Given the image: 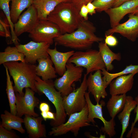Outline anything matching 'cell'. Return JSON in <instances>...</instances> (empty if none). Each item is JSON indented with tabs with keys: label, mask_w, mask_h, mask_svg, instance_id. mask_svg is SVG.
<instances>
[{
	"label": "cell",
	"mask_w": 138,
	"mask_h": 138,
	"mask_svg": "<svg viewBox=\"0 0 138 138\" xmlns=\"http://www.w3.org/2000/svg\"><path fill=\"white\" fill-rule=\"evenodd\" d=\"M96 29L90 21L84 19L77 28L70 33L61 34L54 38L55 45L79 51L90 49L95 42L102 41L103 38L95 34Z\"/></svg>",
	"instance_id": "obj_1"
},
{
	"label": "cell",
	"mask_w": 138,
	"mask_h": 138,
	"mask_svg": "<svg viewBox=\"0 0 138 138\" xmlns=\"http://www.w3.org/2000/svg\"><path fill=\"white\" fill-rule=\"evenodd\" d=\"M79 12L72 2H62L50 14L47 20L59 27L62 34L70 33L77 28L84 19Z\"/></svg>",
	"instance_id": "obj_2"
},
{
	"label": "cell",
	"mask_w": 138,
	"mask_h": 138,
	"mask_svg": "<svg viewBox=\"0 0 138 138\" xmlns=\"http://www.w3.org/2000/svg\"><path fill=\"white\" fill-rule=\"evenodd\" d=\"M3 64L6 66L14 80L15 92H18L23 96L25 94L23 89L29 87L35 92L38 93L35 85L37 76L36 66L25 62L18 61L8 62Z\"/></svg>",
	"instance_id": "obj_3"
},
{
	"label": "cell",
	"mask_w": 138,
	"mask_h": 138,
	"mask_svg": "<svg viewBox=\"0 0 138 138\" xmlns=\"http://www.w3.org/2000/svg\"><path fill=\"white\" fill-rule=\"evenodd\" d=\"M35 85L38 93L44 94L55 107V119L51 121V125L56 126L65 123L67 115L64 109L63 97L56 90L54 82L52 79L44 80L37 76Z\"/></svg>",
	"instance_id": "obj_4"
},
{
	"label": "cell",
	"mask_w": 138,
	"mask_h": 138,
	"mask_svg": "<svg viewBox=\"0 0 138 138\" xmlns=\"http://www.w3.org/2000/svg\"><path fill=\"white\" fill-rule=\"evenodd\" d=\"M67 62L72 63L76 66L85 68L87 75L106 68L99 51L96 50L89 49L85 51H79L75 52Z\"/></svg>",
	"instance_id": "obj_5"
},
{
	"label": "cell",
	"mask_w": 138,
	"mask_h": 138,
	"mask_svg": "<svg viewBox=\"0 0 138 138\" xmlns=\"http://www.w3.org/2000/svg\"><path fill=\"white\" fill-rule=\"evenodd\" d=\"M88 109L87 104L80 111L71 114L67 122L54 126L49 133L50 135L58 136L71 132L76 136L80 129L91 124L88 121Z\"/></svg>",
	"instance_id": "obj_6"
},
{
	"label": "cell",
	"mask_w": 138,
	"mask_h": 138,
	"mask_svg": "<svg viewBox=\"0 0 138 138\" xmlns=\"http://www.w3.org/2000/svg\"><path fill=\"white\" fill-rule=\"evenodd\" d=\"M83 71V67L76 66L72 63L67 62L65 73L54 82L55 88L60 92L63 97L67 96L74 89L73 84L80 80Z\"/></svg>",
	"instance_id": "obj_7"
},
{
	"label": "cell",
	"mask_w": 138,
	"mask_h": 138,
	"mask_svg": "<svg viewBox=\"0 0 138 138\" xmlns=\"http://www.w3.org/2000/svg\"><path fill=\"white\" fill-rule=\"evenodd\" d=\"M61 34L56 25L47 20H39L28 36L34 41L45 42L51 45L54 42V38Z\"/></svg>",
	"instance_id": "obj_8"
},
{
	"label": "cell",
	"mask_w": 138,
	"mask_h": 138,
	"mask_svg": "<svg viewBox=\"0 0 138 138\" xmlns=\"http://www.w3.org/2000/svg\"><path fill=\"white\" fill-rule=\"evenodd\" d=\"M87 76L86 74H84L83 81L79 87L63 97L64 109L68 116L81 111L87 104L85 94L87 89Z\"/></svg>",
	"instance_id": "obj_9"
},
{
	"label": "cell",
	"mask_w": 138,
	"mask_h": 138,
	"mask_svg": "<svg viewBox=\"0 0 138 138\" xmlns=\"http://www.w3.org/2000/svg\"><path fill=\"white\" fill-rule=\"evenodd\" d=\"M89 94L88 92L86 91L85 94L88 109V122H91L94 124L95 123L94 118L100 119L104 124L103 127L101 129L102 131L106 133L110 137L113 136L116 134L114 118H111L108 121L106 120L103 117L102 110V107L105 105V102L102 100L100 104L99 102H97L96 105H94L90 100Z\"/></svg>",
	"instance_id": "obj_10"
},
{
	"label": "cell",
	"mask_w": 138,
	"mask_h": 138,
	"mask_svg": "<svg viewBox=\"0 0 138 138\" xmlns=\"http://www.w3.org/2000/svg\"><path fill=\"white\" fill-rule=\"evenodd\" d=\"M35 93L29 87L25 88V93L23 96L16 92L17 116L21 117L25 115L35 117L39 116V114L35 112L34 109L38 106L40 101L34 96Z\"/></svg>",
	"instance_id": "obj_11"
},
{
	"label": "cell",
	"mask_w": 138,
	"mask_h": 138,
	"mask_svg": "<svg viewBox=\"0 0 138 138\" xmlns=\"http://www.w3.org/2000/svg\"><path fill=\"white\" fill-rule=\"evenodd\" d=\"M50 45L45 42L31 41L24 44L15 45L18 50L25 56V62L34 64L40 59L49 56L47 50Z\"/></svg>",
	"instance_id": "obj_12"
},
{
	"label": "cell",
	"mask_w": 138,
	"mask_h": 138,
	"mask_svg": "<svg viewBox=\"0 0 138 138\" xmlns=\"http://www.w3.org/2000/svg\"><path fill=\"white\" fill-rule=\"evenodd\" d=\"M39 20L37 10L32 5L19 17L14 24V31L17 37L25 32H30Z\"/></svg>",
	"instance_id": "obj_13"
},
{
	"label": "cell",
	"mask_w": 138,
	"mask_h": 138,
	"mask_svg": "<svg viewBox=\"0 0 138 138\" xmlns=\"http://www.w3.org/2000/svg\"><path fill=\"white\" fill-rule=\"evenodd\" d=\"M129 15L127 21L108 30L105 34L118 33L132 42L135 41L138 38V16L131 14Z\"/></svg>",
	"instance_id": "obj_14"
},
{
	"label": "cell",
	"mask_w": 138,
	"mask_h": 138,
	"mask_svg": "<svg viewBox=\"0 0 138 138\" xmlns=\"http://www.w3.org/2000/svg\"><path fill=\"white\" fill-rule=\"evenodd\" d=\"M101 75V70H98L93 74L90 73L87 80L88 92L93 95L97 103L107 96V87Z\"/></svg>",
	"instance_id": "obj_15"
},
{
	"label": "cell",
	"mask_w": 138,
	"mask_h": 138,
	"mask_svg": "<svg viewBox=\"0 0 138 138\" xmlns=\"http://www.w3.org/2000/svg\"><path fill=\"white\" fill-rule=\"evenodd\" d=\"M138 7V0H131L117 7L111 8L106 10L105 12L109 18L111 28L119 24L126 15L131 13Z\"/></svg>",
	"instance_id": "obj_16"
},
{
	"label": "cell",
	"mask_w": 138,
	"mask_h": 138,
	"mask_svg": "<svg viewBox=\"0 0 138 138\" xmlns=\"http://www.w3.org/2000/svg\"><path fill=\"white\" fill-rule=\"evenodd\" d=\"M42 117H35L28 115H25L24 123L28 136L31 138L46 137V131L42 121Z\"/></svg>",
	"instance_id": "obj_17"
},
{
	"label": "cell",
	"mask_w": 138,
	"mask_h": 138,
	"mask_svg": "<svg viewBox=\"0 0 138 138\" xmlns=\"http://www.w3.org/2000/svg\"><path fill=\"white\" fill-rule=\"evenodd\" d=\"M136 73L120 76L112 80L109 84V93L111 95L126 94L132 89L134 76Z\"/></svg>",
	"instance_id": "obj_18"
},
{
	"label": "cell",
	"mask_w": 138,
	"mask_h": 138,
	"mask_svg": "<svg viewBox=\"0 0 138 138\" xmlns=\"http://www.w3.org/2000/svg\"><path fill=\"white\" fill-rule=\"evenodd\" d=\"M56 46L55 45L53 49L49 48L47 52L54 65L56 73L61 76L66 70L68 61L75 52L72 50L66 52H60L57 50Z\"/></svg>",
	"instance_id": "obj_19"
},
{
	"label": "cell",
	"mask_w": 138,
	"mask_h": 138,
	"mask_svg": "<svg viewBox=\"0 0 138 138\" xmlns=\"http://www.w3.org/2000/svg\"><path fill=\"white\" fill-rule=\"evenodd\" d=\"M37 61L38 65L36 66V69L37 76L41 77L42 79L45 81L52 79L57 77L56 72L50 56L39 59Z\"/></svg>",
	"instance_id": "obj_20"
},
{
	"label": "cell",
	"mask_w": 138,
	"mask_h": 138,
	"mask_svg": "<svg viewBox=\"0 0 138 138\" xmlns=\"http://www.w3.org/2000/svg\"><path fill=\"white\" fill-rule=\"evenodd\" d=\"M62 2L60 0H33L32 5L37 10L39 20H47L50 14Z\"/></svg>",
	"instance_id": "obj_21"
},
{
	"label": "cell",
	"mask_w": 138,
	"mask_h": 138,
	"mask_svg": "<svg viewBox=\"0 0 138 138\" xmlns=\"http://www.w3.org/2000/svg\"><path fill=\"white\" fill-rule=\"evenodd\" d=\"M136 105L135 100L131 96H126L125 102L123 108L117 116L122 125V131L120 138L123 136L129 125L130 116L131 112Z\"/></svg>",
	"instance_id": "obj_22"
},
{
	"label": "cell",
	"mask_w": 138,
	"mask_h": 138,
	"mask_svg": "<svg viewBox=\"0 0 138 138\" xmlns=\"http://www.w3.org/2000/svg\"><path fill=\"white\" fill-rule=\"evenodd\" d=\"M1 118L0 125L3 127L8 130H16L22 134L25 133V130L22 126V123L24 122V119L6 110H5L4 114L1 115Z\"/></svg>",
	"instance_id": "obj_23"
},
{
	"label": "cell",
	"mask_w": 138,
	"mask_h": 138,
	"mask_svg": "<svg viewBox=\"0 0 138 138\" xmlns=\"http://www.w3.org/2000/svg\"><path fill=\"white\" fill-rule=\"evenodd\" d=\"M98 48L103 61L105 63L106 70L111 71L114 67L112 63L114 60L120 61L121 59L120 53H115L109 48L107 45L102 41L99 43Z\"/></svg>",
	"instance_id": "obj_24"
},
{
	"label": "cell",
	"mask_w": 138,
	"mask_h": 138,
	"mask_svg": "<svg viewBox=\"0 0 138 138\" xmlns=\"http://www.w3.org/2000/svg\"><path fill=\"white\" fill-rule=\"evenodd\" d=\"M107 104L106 107L111 118H114L124 108L125 102L126 94L111 96Z\"/></svg>",
	"instance_id": "obj_25"
},
{
	"label": "cell",
	"mask_w": 138,
	"mask_h": 138,
	"mask_svg": "<svg viewBox=\"0 0 138 138\" xmlns=\"http://www.w3.org/2000/svg\"><path fill=\"white\" fill-rule=\"evenodd\" d=\"M25 56L19 52L16 46L7 47L3 52H0V64L9 62H25Z\"/></svg>",
	"instance_id": "obj_26"
},
{
	"label": "cell",
	"mask_w": 138,
	"mask_h": 138,
	"mask_svg": "<svg viewBox=\"0 0 138 138\" xmlns=\"http://www.w3.org/2000/svg\"><path fill=\"white\" fill-rule=\"evenodd\" d=\"M10 9L11 20L14 24L22 11L32 5L33 0H12Z\"/></svg>",
	"instance_id": "obj_27"
},
{
	"label": "cell",
	"mask_w": 138,
	"mask_h": 138,
	"mask_svg": "<svg viewBox=\"0 0 138 138\" xmlns=\"http://www.w3.org/2000/svg\"><path fill=\"white\" fill-rule=\"evenodd\" d=\"M101 72L103 75V79L107 87L113 79L119 76L130 74L138 73V65H130L127 66L122 71L116 73H110L105 68L101 70Z\"/></svg>",
	"instance_id": "obj_28"
},
{
	"label": "cell",
	"mask_w": 138,
	"mask_h": 138,
	"mask_svg": "<svg viewBox=\"0 0 138 138\" xmlns=\"http://www.w3.org/2000/svg\"><path fill=\"white\" fill-rule=\"evenodd\" d=\"M5 70L6 76V92L8 100L10 112L13 114L17 115L16 104V95L13 83L11 80L9 74L7 67L4 65Z\"/></svg>",
	"instance_id": "obj_29"
},
{
	"label": "cell",
	"mask_w": 138,
	"mask_h": 138,
	"mask_svg": "<svg viewBox=\"0 0 138 138\" xmlns=\"http://www.w3.org/2000/svg\"><path fill=\"white\" fill-rule=\"evenodd\" d=\"M12 0H0V7L5 14L10 26L11 41L15 45H16L19 44L18 43L19 41L15 33L14 24L11 20L9 4L10 2Z\"/></svg>",
	"instance_id": "obj_30"
},
{
	"label": "cell",
	"mask_w": 138,
	"mask_h": 138,
	"mask_svg": "<svg viewBox=\"0 0 138 138\" xmlns=\"http://www.w3.org/2000/svg\"><path fill=\"white\" fill-rule=\"evenodd\" d=\"M116 0H94L92 3L96 7V11L101 12L112 7Z\"/></svg>",
	"instance_id": "obj_31"
},
{
	"label": "cell",
	"mask_w": 138,
	"mask_h": 138,
	"mask_svg": "<svg viewBox=\"0 0 138 138\" xmlns=\"http://www.w3.org/2000/svg\"><path fill=\"white\" fill-rule=\"evenodd\" d=\"M0 20V36L6 38L11 37V34L9 31V27L10 28L8 22Z\"/></svg>",
	"instance_id": "obj_32"
},
{
	"label": "cell",
	"mask_w": 138,
	"mask_h": 138,
	"mask_svg": "<svg viewBox=\"0 0 138 138\" xmlns=\"http://www.w3.org/2000/svg\"><path fill=\"white\" fill-rule=\"evenodd\" d=\"M19 137L11 130H8L0 125V138H17Z\"/></svg>",
	"instance_id": "obj_33"
},
{
	"label": "cell",
	"mask_w": 138,
	"mask_h": 138,
	"mask_svg": "<svg viewBox=\"0 0 138 138\" xmlns=\"http://www.w3.org/2000/svg\"><path fill=\"white\" fill-rule=\"evenodd\" d=\"M105 43L107 45L111 47L117 46L118 43L117 38L111 34L109 35L105 34Z\"/></svg>",
	"instance_id": "obj_34"
},
{
	"label": "cell",
	"mask_w": 138,
	"mask_h": 138,
	"mask_svg": "<svg viewBox=\"0 0 138 138\" xmlns=\"http://www.w3.org/2000/svg\"><path fill=\"white\" fill-rule=\"evenodd\" d=\"M135 100L136 102V105L134 110V113H136V116L134 121L132 123L130 129L126 135V137L128 138L131 137L132 130L134 127L136 123L138 121V97L137 96L136 97Z\"/></svg>",
	"instance_id": "obj_35"
},
{
	"label": "cell",
	"mask_w": 138,
	"mask_h": 138,
	"mask_svg": "<svg viewBox=\"0 0 138 138\" xmlns=\"http://www.w3.org/2000/svg\"><path fill=\"white\" fill-rule=\"evenodd\" d=\"M94 0H74L72 2L73 3L79 10L82 6L84 5H86L88 3L92 2Z\"/></svg>",
	"instance_id": "obj_36"
},
{
	"label": "cell",
	"mask_w": 138,
	"mask_h": 138,
	"mask_svg": "<svg viewBox=\"0 0 138 138\" xmlns=\"http://www.w3.org/2000/svg\"><path fill=\"white\" fill-rule=\"evenodd\" d=\"M79 14L84 19L88 20L89 12L86 5H84L82 6L79 11Z\"/></svg>",
	"instance_id": "obj_37"
},
{
	"label": "cell",
	"mask_w": 138,
	"mask_h": 138,
	"mask_svg": "<svg viewBox=\"0 0 138 138\" xmlns=\"http://www.w3.org/2000/svg\"><path fill=\"white\" fill-rule=\"evenodd\" d=\"M88 9L89 14L91 15H92L96 13V7L92 3V2H90L88 3L86 5Z\"/></svg>",
	"instance_id": "obj_38"
},
{
	"label": "cell",
	"mask_w": 138,
	"mask_h": 138,
	"mask_svg": "<svg viewBox=\"0 0 138 138\" xmlns=\"http://www.w3.org/2000/svg\"><path fill=\"white\" fill-rule=\"evenodd\" d=\"M39 109L41 111H50V107L49 104L46 102H42L40 103Z\"/></svg>",
	"instance_id": "obj_39"
},
{
	"label": "cell",
	"mask_w": 138,
	"mask_h": 138,
	"mask_svg": "<svg viewBox=\"0 0 138 138\" xmlns=\"http://www.w3.org/2000/svg\"><path fill=\"white\" fill-rule=\"evenodd\" d=\"M132 138H138V128L134 127L132 129L131 136Z\"/></svg>",
	"instance_id": "obj_40"
},
{
	"label": "cell",
	"mask_w": 138,
	"mask_h": 138,
	"mask_svg": "<svg viewBox=\"0 0 138 138\" xmlns=\"http://www.w3.org/2000/svg\"><path fill=\"white\" fill-rule=\"evenodd\" d=\"M130 0H116L112 8L117 7L124 3Z\"/></svg>",
	"instance_id": "obj_41"
},
{
	"label": "cell",
	"mask_w": 138,
	"mask_h": 138,
	"mask_svg": "<svg viewBox=\"0 0 138 138\" xmlns=\"http://www.w3.org/2000/svg\"><path fill=\"white\" fill-rule=\"evenodd\" d=\"M47 119H52V120L55 119V113H54L50 111L47 112Z\"/></svg>",
	"instance_id": "obj_42"
},
{
	"label": "cell",
	"mask_w": 138,
	"mask_h": 138,
	"mask_svg": "<svg viewBox=\"0 0 138 138\" xmlns=\"http://www.w3.org/2000/svg\"><path fill=\"white\" fill-rule=\"evenodd\" d=\"M130 14L138 16V7Z\"/></svg>",
	"instance_id": "obj_43"
},
{
	"label": "cell",
	"mask_w": 138,
	"mask_h": 138,
	"mask_svg": "<svg viewBox=\"0 0 138 138\" xmlns=\"http://www.w3.org/2000/svg\"><path fill=\"white\" fill-rule=\"evenodd\" d=\"M63 2H72L74 0H60Z\"/></svg>",
	"instance_id": "obj_44"
},
{
	"label": "cell",
	"mask_w": 138,
	"mask_h": 138,
	"mask_svg": "<svg viewBox=\"0 0 138 138\" xmlns=\"http://www.w3.org/2000/svg\"><path fill=\"white\" fill-rule=\"evenodd\" d=\"M137 97H138V95L137 96Z\"/></svg>",
	"instance_id": "obj_45"
}]
</instances>
